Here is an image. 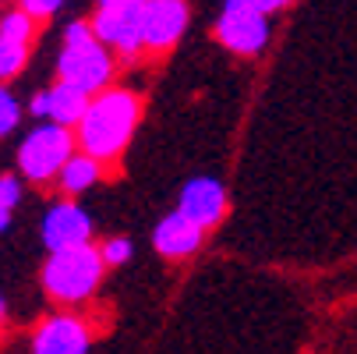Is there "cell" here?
<instances>
[{
  "label": "cell",
  "mask_w": 357,
  "mask_h": 354,
  "mask_svg": "<svg viewBox=\"0 0 357 354\" xmlns=\"http://www.w3.org/2000/svg\"><path fill=\"white\" fill-rule=\"evenodd\" d=\"M138 96L128 92V89H103L92 96V103L85 110V117L78 121V145L82 153L96 156V160H114L121 156L131 135H135V124H138Z\"/></svg>",
  "instance_id": "1"
},
{
  "label": "cell",
  "mask_w": 357,
  "mask_h": 354,
  "mask_svg": "<svg viewBox=\"0 0 357 354\" xmlns=\"http://www.w3.org/2000/svg\"><path fill=\"white\" fill-rule=\"evenodd\" d=\"M57 75L78 89H85L89 96L103 92L110 75H114V57L110 46L96 36L92 22H71L64 29V46L57 57Z\"/></svg>",
  "instance_id": "2"
},
{
  "label": "cell",
  "mask_w": 357,
  "mask_h": 354,
  "mask_svg": "<svg viewBox=\"0 0 357 354\" xmlns=\"http://www.w3.org/2000/svg\"><path fill=\"white\" fill-rule=\"evenodd\" d=\"M103 251L92 244H78V248H64V251H50V259L43 266V287L54 301H64V305H75V301H85L99 280H103Z\"/></svg>",
  "instance_id": "3"
},
{
  "label": "cell",
  "mask_w": 357,
  "mask_h": 354,
  "mask_svg": "<svg viewBox=\"0 0 357 354\" xmlns=\"http://www.w3.org/2000/svg\"><path fill=\"white\" fill-rule=\"evenodd\" d=\"M78 138L68 131V124L57 121H43L36 124L22 145H18V170L29 181H50L64 170V163L75 156Z\"/></svg>",
  "instance_id": "4"
},
{
  "label": "cell",
  "mask_w": 357,
  "mask_h": 354,
  "mask_svg": "<svg viewBox=\"0 0 357 354\" xmlns=\"http://www.w3.org/2000/svg\"><path fill=\"white\" fill-rule=\"evenodd\" d=\"M92 29L110 50L131 57L145 50V4H99Z\"/></svg>",
  "instance_id": "5"
},
{
  "label": "cell",
  "mask_w": 357,
  "mask_h": 354,
  "mask_svg": "<svg viewBox=\"0 0 357 354\" xmlns=\"http://www.w3.org/2000/svg\"><path fill=\"white\" fill-rule=\"evenodd\" d=\"M216 36L230 54H241V57L262 54V46L269 43V15L227 4L220 22H216Z\"/></svg>",
  "instance_id": "6"
},
{
  "label": "cell",
  "mask_w": 357,
  "mask_h": 354,
  "mask_svg": "<svg viewBox=\"0 0 357 354\" xmlns=\"http://www.w3.org/2000/svg\"><path fill=\"white\" fill-rule=\"evenodd\" d=\"M92 241V216L75 202H57L43 216V244L50 251H64Z\"/></svg>",
  "instance_id": "7"
},
{
  "label": "cell",
  "mask_w": 357,
  "mask_h": 354,
  "mask_svg": "<svg viewBox=\"0 0 357 354\" xmlns=\"http://www.w3.org/2000/svg\"><path fill=\"white\" fill-rule=\"evenodd\" d=\"M92 103V96L71 82H57V85H50L46 92H36L32 96V103H29V114H36L39 121H57V124H78L85 117Z\"/></svg>",
  "instance_id": "8"
},
{
  "label": "cell",
  "mask_w": 357,
  "mask_h": 354,
  "mask_svg": "<svg viewBox=\"0 0 357 354\" xmlns=\"http://www.w3.org/2000/svg\"><path fill=\"white\" fill-rule=\"evenodd\" d=\"M188 29L184 0H145V50L163 54Z\"/></svg>",
  "instance_id": "9"
},
{
  "label": "cell",
  "mask_w": 357,
  "mask_h": 354,
  "mask_svg": "<svg viewBox=\"0 0 357 354\" xmlns=\"http://www.w3.org/2000/svg\"><path fill=\"white\" fill-rule=\"evenodd\" d=\"M177 209L184 216H191L198 227H216L227 213V188L216 181V177H191L184 188H181V202Z\"/></svg>",
  "instance_id": "10"
},
{
  "label": "cell",
  "mask_w": 357,
  "mask_h": 354,
  "mask_svg": "<svg viewBox=\"0 0 357 354\" xmlns=\"http://www.w3.org/2000/svg\"><path fill=\"white\" fill-rule=\"evenodd\" d=\"M32 354H89V330L75 316H54L36 330Z\"/></svg>",
  "instance_id": "11"
},
{
  "label": "cell",
  "mask_w": 357,
  "mask_h": 354,
  "mask_svg": "<svg viewBox=\"0 0 357 354\" xmlns=\"http://www.w3.org/2000/svg\"><path fill=\"white\" fill-rule=\"evenodd\" d=\"M202 234H206V227H198L191 216H184L181 209H174L170 216H163L156 223L152 244H156V251H160V256H167V259H188L191 251H198Z\"/></svg>",
  "instance_id": "12"
},
{
  "label": "cell",
  "mask_w": 357,
  "mask_h": 354,
  "mask_svg": "<svg viewBox=\"0 0 357 354\" xmlns=\"http://www.w3.org/2000/svg\"><path fill=\"white\" fill-rule=\"evenodd\" d=\"M99 163H103V160H96V156H89V153L71 156V160L64 163V170L57 174L61 188H64L68 195H82V191H89V188L99 181V174H103V167H99Z\"/></svg>",
  "instance_id": "13"
},
{
  "label": "cell",
  "mask_w": 357,
  "mask_h": 354,
  "mask_svg": "<svg viewBox=\"0 0 357 354\" xmlns=\"http://www.w3.org/2000/svg\"><path fill=\"white\" fill-rule=\"evenodd\" d=\"M29 61V43H18V39H8L0 36V82L4 78H15Z\"/></svg>",
  "instance_id": "14"
},
{
  "label": "cell",
  "mask_w": 357,
  "mask_h": 354,
  "mask_svg": "<svg viewBox=\"0 0 357 354\" xmlns=\"http://www.w3.org/2000/svg\"><path fill=\"white\" fill-rule=\"evenodd\" d=\"M18 121H22V107H18V99L4 89V92H0V138L11 135L18 128Z\"/></svg>",
  "instance_id": "15"
},
{
  "label": "cell",
  "mask_w": 357,
  "mask_h": 354,
  "mask_svg": "<svg viewBox=\"0 0 357 354\" xmlns=\"http://www.w3.org/2000/svg\"><path fill=\"white\" fill-rule=\"evenodd\" d=\"M99 251H103V259H107V266H124L131 256H135V244L128 241V237H110L103 248H99Z\"/></svg>",
  "instance_id": "16"
},
{
  "label": "cell",
  "mask_w": 357,
  "mask_h": 354,
  "mask_svg": "<svg viewBox=\"0 0 357 354\" xmlns=\"http://www.w3.org/2000/svg\"><path fill=\"white\" fill-rule=\"evenodd\" d=\"M18 202H22V181L15 174H4V177H0V206L15 209Z\"/></svg>",
  "instance_id": "17"
},
{
  "label": "cell",
  "mask_w": 357,
  "mask_h": 354,
  "mask_svg": "<svg viewBox=\"0 0 357 354\" xmlns=\"http://www.w3.org/2000/svg\"><path fill=\"white\" fill-rule=\"evenodd\" d=\"M64 8V0H22V11H29L32 18H50Z\"/></svg>",
  "instance_id": "18"
},
{
  "label": "cell",
  "mask_w": 357,
  "mask_h": 354,
  "mask_svg": "<svg viewBox=\"0 0 357 354\" xmlns=\"http://www.w3.org/2000/svg\"><path fill=\"white\" fill-rule=\"evenodd\" d=\"M227 4H237V8H251V11H262V15H273V11L287 8L290 0H227Z\"/></svg>",
  "instance_id": "19"
},
{
  "label": "cell",
  "mask_w": 357,
  "mask_h": 354,
  "mask_svg": "<svg viewBox=\"0 0 357 354\" xmlns=\"http://www.w3.org/2000/svg\"><path fill=\"white\" fill-rule=\"evenodd\" d=\"M8 227H11V209H8V206H0V234H4Z\"/></svg>",
  "instance_id": "20"
},
{
  "label": "cell",
  "mask_w": 357,
  "mask_h": 354,
  "mask_svg": "<svg viewBox=\"0 0 357 354\" xmlns=\"http://www.w3.org/2000/svg\"><path fill=\"white\" fill-rule=\"evenodd\" d=\"M99 4H145V0H99Z\"/></svg>",
  "instance_id": "21"
},
{
  "label": "cell",
  "mask_w": 357,
  "mask_h": 354,
  "mask_svg": "<svg viewBox=\"0 0 357 354\" xmlns=\"http://www.w3.org/2000/svg\"><path fill=\"white\" fill-rule=\"evenodd\" d=\"M0 319H4V301H0Z\"/></svg>",
  "instance_id": "22"
},
{
  "label": "cell",
  "mask_w": 357,
  "mask_h": 354,
  "mask_svg": "<svg viewBox=\"0 0 357 354\" xmlns=\"http://www.w3.org/2000/svg\"><path fill=\"white\" fill-rule=\"evenodd\" d=\"M0 92H4V85H0Z\"/></svg>",
  "instance_id": "23"
}]
</instances>
